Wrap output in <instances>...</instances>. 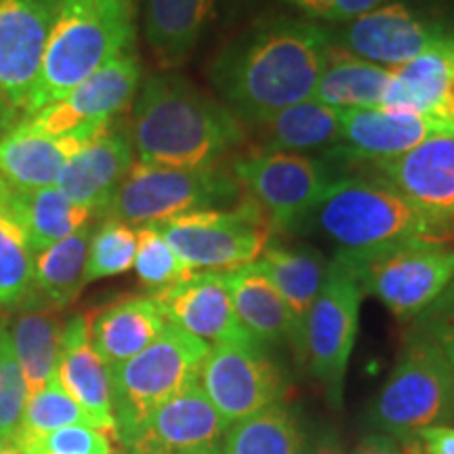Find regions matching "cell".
I'll use <instances>...</instances> for the list:
<instances>
[{"label": "cell", "instance_id": "1", "mask_svg": "<svg viewBox=\"0 0 454 454\" xmlns=\"http://www.w3.org/2000/svg\"><path fill=\"white\" fill-rule=\"evenodd\" d=\"M333 49V30L305 17H270L215 57L208 76L225 107L261 124L314 95Z\"/></svg>", "mask_w": 454, "mask_h": 454}, {"label": "cell", "instance_id": "2", "mask_svg": "<svg viewBox=\"0 0 454 454\" xmlns=\"http://www.w3.org/2000/svg\"><path fill=\"white\" fill-rule=\"evenodd\" d=\"M130 137L139 162L208 168L244 141L240 118L175 74L147 78L133 107Z\"/></svg>", "mask_w": 454, "mask_h": 454}, {"label": "cell", "instance_id": "3", "mask_svg": "<svg viewBox=\"0 0 454 454\" xmlns=\"http://www.w3.org/2000/svg\"><path fill=\"white\" fill-rule=\"evenodd\" d=\"M450 225L414 208L383 179H334L309 213L293 227L317 234L339 253H374L419 240H440Z\"/></svg>", "mask_w": 454, "mask_h": 454}, {"label": "cell", "instance_id": "4", "mask_svg": "<svg viewBox=\"0 0 454 454\" xmlns=\"http://www.w3.org/2000/svg\"><path fill=\"white\" fill-rule=\"evenodd\" d=\"M133 41L130 0H57L41 74L24 118L64 99L114 57L133 51Z\"/></svg>", "mask_w": 454, "mask_h": 454}, {"label": "cell", "instance_id": "5", "mask_svg": "<svg viewBox=\"0 0 454 454\" xmlns=\"http://www.w3.org/2000/svg\"><path fill=\"white\" fill-rule=\"evenodd\" d=\"M211 345L179 326H164L160 337L127 362L110 366L116 438L130 448L150 414L200 381Z\"/></svg>", "mask_w": 454, "mask_h": 454}, {"label": "cell", "instance_id": "6", "mask_svg": "<svg viewBox=\"0 0 454 454\" xmlns=\"http://www.w3.org/2000/svg\"><path fill=\"white\" fill-rule=\"evenodd\" d=\"M372 421L391 435H414L454 421V362L440 334L408 339L372 406Z\"/></svg>", "mask_w": 454, "mask_h": 454}, {"label": "cell", "instance_id": "7", "mask_svg": "<svg viewBox=\"0 0 454 454\" xmlns=\"http://www.w3.org/2000/svg\"><path fill=\"white\" fill-rule=\"evenodd\" d=\"M240 184L217 167L173 168L135 162L106 215L133 227L240 202Z\"/></svg>", "mask_w": 454, "mask_h": 454}, {"label": "cell", "instance_id": "8", "mask_svg": "<svg viewBox=\"0 0 454 454\" xmlns=\"http://www.w3.org/2000/svg\"><path fill=\"white\" fill-rule=\"evenodd\" d=\"M354 270L362 291L377 297L397 317L429 309L454 282V247L419 240L374 253H337Z\"/></svg>", "mask_w": 454, "mask_h": 454}, {"label": "cell", "instance_id": "9", "mask_svg": "<svg viewBox=\"0 0 454 454\" xmlns=\"http://www.w3.org/2000/svg\"><path fill=\"white\" fill-rule=\"evenodd\" d=\"M156 227L187 270L231 271L261 257L274 225L257 204H242L234 211L208 208L179 215Z\"/></svg>", "mask_w": 454, "mask_h": 454}, {"label": "cell", "instance_id": "10", "mask_svg": "<svg viewBox=\"0 0 454 454\" xmlns=\"http://www.w3.org/2000/svg\"><path fill=\"white\" fill-rule=\"evenodd\" d=\"M362 297L364 291L354 270L334 254L305 322V360L333 406L343 400Z\"/></svg>", "mask_w": 454, "mask_h": 454}, {"label": "cell", "instance_id": "11", "mask_svg": "<svg viewBox=\"0 0 454 454\" xmlns=\"http://www.w3.org/2000/svg\"><path fill=\"white\" fill-rule=\"evenodd\" d=\"M231 170L271 225L286 231L309 213L334 181L322 160L293 152H251L238 158Z\"/></svg>", "mask_w": 454, "mask_h": 454}, {"label": "cell", "instance_id": "12", "mask_svg": "<svg viewBox=\"0 0 454 454\" xmlns=\"http://www.w3.org/2000/svg\"><path fill=\"white\" fill-rule=\"evenodd\" d=\"M55 9L57 0H0V129L24 118Z\"/></svg>", "mask_w": 454, "mask_h": 454}, {"label": "cell", "instance_id": "13", "mask_svg": "<svg viewBox=\"0 0 454 454\" xmlns=\"http://www.w3.org/2000/svg\"><path fill=\"white\" fill-rule=\"evenodd\" d=\"M141 66L133 51L114 57L90 74L64 99L55 101L17 124L51 137L70 135L82 129H104L129 107L137 93Z\"/></svg>", "mask_w": 454, "mask_h": 454}, {"label": "cell", "instance_id": "14", "mask_svg": "<svg viewBox=\"0 0 454 454\" xmlns=\"http://www.w3.org/2000/svg\"><path fill=\"white\" fill-rule=\"evenodd\" d=\"M446 36L450 32L444 26L400 0H389L333 30L339 49L387 70L408 64Z\"/></svg>", "mask_w": 454, "mask_h": 454}, {"label": "cell", "instance_id": "15", "mask_svg": "<svg viewBox=\"0 0 454 454\" xmlns=\"http://www.w3.org/2000/svg\"><path fill=\"white\" fill-rule=\"evenodd\" d=\"M198 385L230 425L278 404L284 394L280 371L257 343L211 345Z\"/></svg>", "mask_w": 454, "mask_h": 454}, {"label": "cell", "instance_id": "16", "mask_svg": "<svg viewBox=\"0 0 454 454\" xmlns=\"http://www.w3.org/2000/svg\"><path fill=\"white\" fill-rule=\"evenodd\" d=\"M435 137H454V122L438 114L383 106L340 110V141L333 154L374 162L406 154Z\"/></svg>", "mask_w": 454, "mask_h": 454}, {"label": "cell", "instance_id": "17", "mask_svg": "<svg viewBox=\"0 0 454 454\" xmlns=\"http://www.w3.org/2000/svg\"><path fill=\"white\" fill-rule=\"evenodd\" d=\"M152 297L167 322L208 345L257 343L238 320L223 271H194Z\"/></svg>", "mask_w": 454, "mask_h": 454}, {"label": "cell", "instance_id": "18", "mask_svg": "<svg viewBox=\"0 0 454 454\" xmlns=\"http://www.w3.org/2000/svg\"><path fill=\"white\" fill-rule=\"evenodd\" d=\"M135 164V147L127 124L112 121L90 137L61 168L57 187L72 202L106 215L114 194Z\"/></svg>", "mask_w": 454, "mask_h": 454}, {"label": "cell", "instance_id": "19", "mask_svg": "<svg viewBox=\"0 0 454 454\" xmlns=\"http://www.w3.org/2000/svg\"><path fill=\"white\" fill-rule=\"evenodd\" d=\"M372 164L414 208L440 223H454V137L429 139Z\"/></svg>", "mask_w": 454, "mask_h": 454}, {"label": "cell", "instance_id": "20", "mask_svg": "<svg viewBox=\"0 0 454 454\" xmlns=\"http://www.w3.org/2000/svg\"><path fill=\"white\" fill-rule=\"evenodd\" d=\"M230 423L211 404L200 385H192L150 414L130 454H198L221 444Z\"/></svg>", "mask_w": 454, "mask_h": 454}, {"label": "cell", "instance_id": "21", "mask_svg": "<svg viewBox=\"0 0 454 454\" xmlns=\"http://www.w3.org/2000/svg\"><path fill=\"white\" fill-rule=\"evenodd\" d=\"M57 379L66 394L87 414L90 427L116 438L110 372L90 345L89 320L84 316L72 317L61 328Z\"/></svg>", "mask_w": 454, "mask_h": 454}, {"label": "cell", "instance_id": "22", "mask_svg": "<svg viewBox=\"0 0 454 454\" xmlns=\"http://www.w3.org/2000/svg\"><path fill=\"white\" fill-rule=\"evenodd\" d=\"M99 130L82 129L51 137L15 124L0 137V179L13 192L57 185L66 162Z\"/></svg>", "mask_w": 454, "mask_h": 454}, {"label": "cell", "instance_id": "23", "mask_svg": "<svg viewBox=\"0 0 454 454\" xmlns=\"http://www.w3.org/2000/svg\"><path fill=\"white\" fill-rule=\"evenodd\" d=\"M254 263L280 293L293 322L291 345L305 360V322L325 282L328 261L314 247L268 244Z\"/></svg>", "mask_w": 454, "mask_h": 454}, {"label": "cell", "instance_id": "24", "mask_svg": "<svg viewBox=\"0 0 454 454\" xmlns=\"http://www.w3.org/2000/svg\"><path fill=\"white\" fill-rule=\"evenodd\" d=\"M167 325V317L152 294L124 299L95 316L93 325H89L90 345L110 368L154 343Z\"/></svg>", "mask_w": 454, "mask_h": 454}, {"label": "cell", "instance_id": "25", "mask_svg": "<svg viewBox=\"0 0 454 454\" xmlns=\"http://www.w3.org/2000/svg\"><path fill=\"white\" fill-rule=\"evenodd\" d=\"M234 311L251 337L259 345L291 343L293 322L286 305L270 278L257 268V263L223 271Z\"/></svg>", "mask_w": 454, "mask_h": 454}, {"label": "cell", "instance_id": "26", "mask_svg": "<svg viewBox=\"0 0 454 454\" xmlns=\"http://www.w3.org/2000/svg\"><path fill=\"white\" fill-rule=\"evenodd\" d=\"M93 227L87 223L72 236L64 238L53 247L44 248L34 257L32 294L24 305L61 309L67 308L87 284V261ZM21 305V308H24Z\"/></svg>", "mask_w": 454, "mask_h": 454}, {"label": "cell", "instance_id": "27", "mask_svg": "<svg viewBox=\"0 0 454 454\" xmlns=\"http://www.w3.org/2000/svg\"><path fill=\"white\" fill-rule=\"evenodd\" d=\"M217 15V0H147L145 38L164 66H179Z\"/></svg>", "mask_w": 454, "mask_h": 454}, {"label": "cell", "instance_id": "28", "mask_svg": "<svg viewBox=\"0 0 454 454\" xmlns=\"http://www.w3.org/2000/svg\"><path fill=\"white\" fill-rule=\"evenodd\" d=\"M257 127L263 152H333L340 141V110L309 98L284 107Z\"/></svg>", "mask_w": 454, "mask_h": 454}, {"label": "cell", "instance_id": "29", "mask_svg": "<svg viewBox=\"0 0 454 454\" xmlns=\"http://www.w3.org/2000/svg\"><path fill=\"white\" fill-rule=\"evenodd\" d=\"M391 78L394 74L387 67L360 59L333 43L311 98L337 110L381 107L387 98Z\"/></svg>", "mask_w": 454, "mask_h": 454}, {"label": "cell", "instance_id": "30", "mask_svg": "<svg viewBox=\"0 0 454 454\" xmlns=\"http://www.w3.org/2000/svg\"><path fill=\"white\" fill-rule=\"evenodd\" d=\"M454 72V34L391 70V87L383 107L438 114Z\"/></svg>", "mask_w": 454, "mask_h": 454}, {"label": "cell", "instance_id": "31", "mask_svg": "<svg viewBox=\"0 0 454 454\" xmlns=\"http://www.w3.org/2000/svg\"><path fill=\"white\" fill-rule=\"evenodd\" d=\"M9 200L26 227L34 253L72 236L95 215L82 204L72 202L57 185L27 192L11 190Z\"/></svg>", "mask_w": 454, "mask_h": 454}, {"label": "cell", "instance_id": "32", "mask_svg": "<svg viewBox=\"0 0 454 454\" xmlns=\"http://www.w3.org/2000/svg\"><path fill=\"white\" fill-rule=\"evenodd\" d=\"M24 314L17 316L11 343L24 372L27 395L41 391L57 374L59 364L61 328L49 311L38 305H24Z\"/></svg>", "mask_w": 454, "mask_h": 454}, {"label": "cell", "instance_id": "33", "mask_svg": "<svg viewBox=\"0 0 454 454\" xmlns=\"http://www.w3.org/2000/svg\"><path fill=\"white\" fill-rule=\"evenodd\" d=\"M219 450L221 454H305V444L297 419L278 402L231 423Z\"/></svg>", "mask_w": 454, "mask_h": 454}, {"label": "cell", "instance_id": "34", "mask_svg": "<svg viewBox=\"0 0 454 454\" xmlns=\"http://www.w3.org/2000/svg\"><path fill=\"white\" fill-rule=\"evenodd\" d=\"M9 196L0 198V305L21 308L32 294L36 253Z\"/></svg>", "mask_w": 454, "mask_h": 454}, {"label": "cell", "instance_id": "35", "mask_svg": "<svg viewBox=\"0 0 454 454\" xmlns=\"http://www.w3.org/2000/svg\"><path fill=\"white\" fill-rule=\"evenodd\" d=\"M72 425L90 427L87 414L66 394L55 374L41 391L27 395L24 417H21L20 431L15 435V446L20 448L27 442L43 438L51 431L72 427Z\"/></svg>", "mask_w": 454, "mask_h": 454}, {"label": "cell", "instance_id": "36", "mask_svg": "<svg viewBox=\"0 0 454 454\" xmlns=\"http://www.w3.org/2000/svg\"><path fill=\"white\" fill-rule=\"evenodd\" d=\"M135 253H137V231L133 230V225L107 217L90 236L84 280L89 284L99 278L124 274L135 265Z\"/></svg>", "mask_w": 454, "mask_h": 454}, {"label": "cell", "instance_id": "37", "mask_svg": "<svg viewBox=\"0 0 454 454\" xmlns=\"http://www.w3.org/2000/svg\"><path fill=\"white\" fill-rule=\"evenodd\" d=\"M133 268L137 271L141 284L150 288L152 294L194 274L168 247L156 225H144L137 230V253H135Z\"/></svg>", "mask_w": 454, "mask_h": 454}, {"label": "cell", "instance_id": "38", "mask_svg": "<svg viewBox=\"0 0 454 454\" xmlns=\"http://www.w3.org/2000/svg\"><path fill=\"white\" fill-rule=\"evenodd\" d=\"M27 402L24 372L11 343V334L0 326V438L15 444Z\"/></svg>", "mask_w": 454, "mask_h": 454}, {"label": "cell", "instance_id": "39", "mask_svg": "<svg viewBox=\"0 0 454 454\" xmlns=\"http://www.w3.org/2000/svg\"><path fill=\"white\" fill-rule=\"evenodd\" d=\"M21 454H114L110 435L104 431L87 427V425H72L51 431L43 438L27 442L20 446Z\"/></svg>", "mask_w": 454, "mask_h": 454}, {"label": "cell", "instance_id": "40", "mask_svg": "<svg viewBox=\"0 0 454 454\" xmlns=\"http://www.w3.org/2000/svg\"><path fill=\"white\" fill-rule=\"evenodd\" d=\"M419 444V454H454V427L434 425L414 434Z\"/></svg>", "mask_w": 454, "mask_h": 454}, {"label": "cell", "instance_id": "41", "mask_svg": "<svg viewBox=\"0 0 454 454\" xmlns=\"http://www.w3.org/2000/svg\"><path fill=\"white\" fill-rule=\"evenodd\" d=\"M268 0H217V17L223 27H234L259 13Z\"/></svg>", "mask_w": 454, "mask_h": 454}, {"label": "cell", "instance_id": "42", "mask_svg": "<svg viewBox=\"0 0 454 454\" xmlns=\"http://www.w3.org/2000/svg\"><path fill=\"white\" fill-rule=\"evenodd\" d=\"M385 3H389V0H339L328 24H348V21L381 7Z\"/></svg>", "mask_w": 454, "mask_h": 454}, {"label": "cell", "instance_id": "43", "mask_svg": "<svg viewBox=\"0 0 454 454\" xmlns=\"http://www.w3.org/2000/svg\"><path fill=\"white\" fill-rule=\"evenodd\" d=\"M339 0H286L294 11H299L305 20L328 21Z\"/></svg>", "mask_w": 454, "mask_h": 454}, {"label": "cell", "instance_id": "44", "mask_svg": "<svg viewBox=\"0 0 454 454\" xmlns=\"http://www.w3.org/2000/svg\"><path fill=\"white\" fill-rule=\"evenodd\" d=\"M354 454H400L391 438L387 435H368L366 440L360 442Z\"/></svg>", "mask_w": 454, "mask_h": 454}, {"label": "cell", "instance_id": "45", "mask_svg": "<svg viewBox=\"0 0 454 454\" xmlns=\"http://www.w3.org/2000/svg\"><path fill=\"white\" fill-rule=\"evenodd\" d=\"M305 454H343L339 444V438L334 435V431L325 429L317 438L309 444V450Z\"/></svg>", "mask_w": 454, "mask_h": 454}, {"label": "cell", "instance_id": "46", "mask_svg": "<svg viewBox=\"0 0 454 454\" xmlns=\"http://www.w3.org/2000/svg\"><path fill=\"white\" fill-rule=\"evenodd\" d=\"M440 116H444V118H448V121L454 122V72H452V76H450V82H448L444 101H442Z\"/></svg>", "mask_w": 454, "mask_h": 454}, {"label": "cell", "instance_id": "47", "mask_svg": "<svg viewBox=\"0 0 454 454\" xmlns=\"http://www.w3.org/2000/svg\"><path fill=\"white\" fill-rule=\"evenodd\" d=\"M0 454H21V452L15 444H11V442L0 438Z\"/></svg>", "mask_w": 454, "mask_h": 454}, {"label": "cell", "instance_id": "48", "mask_svg": "<svg viewBox=\"0 0 454 454\" xmlns=\"http://www.w3.org/2000/svg\"><path fill=\"white\" fill-rule=\"evenodd\" d=\"M198 454H221L219 444L217 446H211V448H204V450H200Z\"/></svg>", "mask_w": 454, "mask_h": 454}, {"label": "cell", "instance_id": "49", "mask_svg": "<svg viewBox=\"0 0 454 454\" xmlns=\"http://www.w3.org/2000/svg\"><path fill=\"white\" fill-rule=\"evenodd\" d=\"M9 187L7 185H4V181L3 179H0V198H4V196H9Z\"/></svg>", "mask_w": 454, "mask_h": 454}, {"label": "cell", "instance_id": "50", "mask_svg": "<svg viewBox=\"0 0 454 454\" xmlns=\"http://www.w3.org/2000/svg\"><path fill=\"white\" fill-rule=\"evenodd\" d=\"M414 452H417V454H419V450H414Z\"/></svg>", "mask_w": 454, "mask_h": 454}]
</instances>
